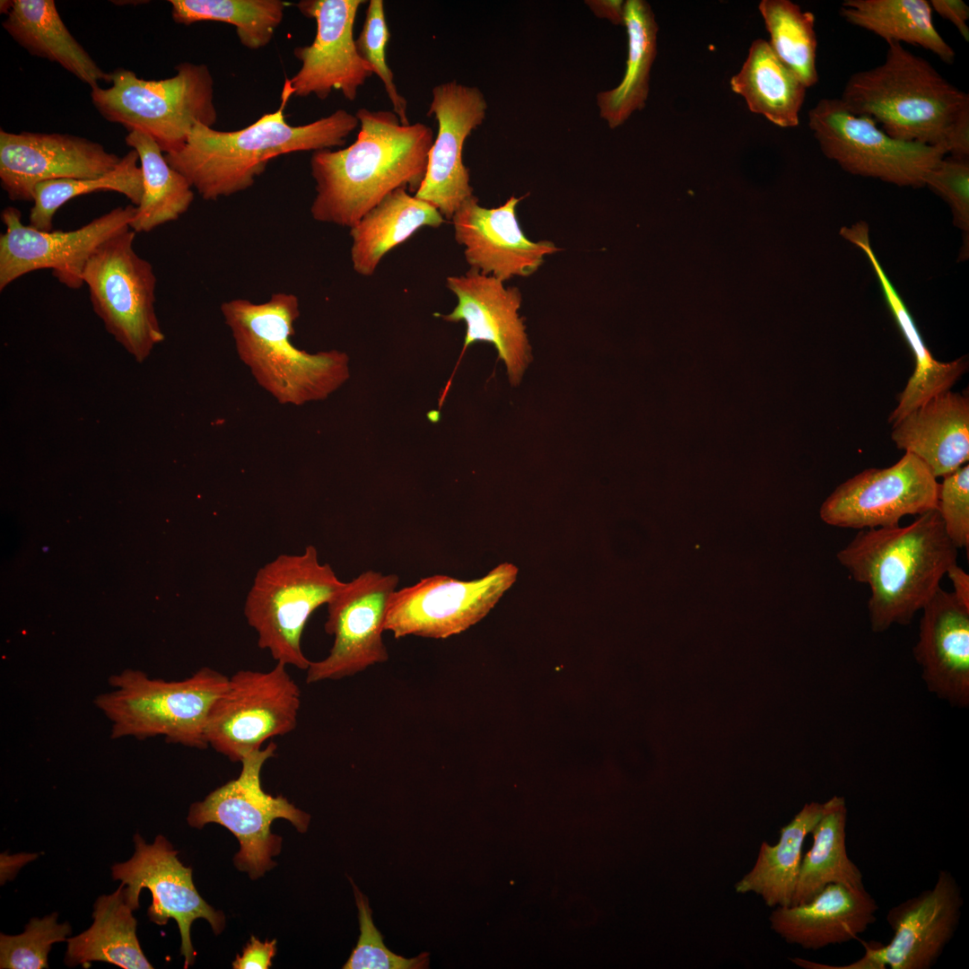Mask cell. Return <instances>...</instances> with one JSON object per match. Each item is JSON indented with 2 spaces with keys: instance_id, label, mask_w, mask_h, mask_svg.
Here are the masks:
<instances>
[{
  "instance_id": "1",
  "label": "cell",
  "mask_w": 969,
  "mask_h": 969,
  "mask_svg": "<svg viewBox=\"0 0 969 969\" xmlns=\"http://www.w3.org/2000/svg\"><path fill=\"white\" fill-rule=\"evenodd\" d=\"M359 132L349 146L313 152L316 196L312 218L352 228L397 188L416 193L423 181L433 130L421 122L403 125L393 110L361 108Z\"/></svg>"
},
{
  "instance_id": "2",
  "label": "cell",
  "mask_w": 969,
  "mask_h": 969,
  "mask_svg": "<svg viewBox=\"0 0 969 969\" xmlns=\"http://www.w3.org/2000/svg\"><path fill=\"white\" fill-rule=\"evenodd\" d=\"M839 99L893 138L969 154V95L901 43H888L881 65L851 74Z\"/></svg>"
},
{
  "instance_id": "3",
  "label": "cell",
  "mask_w": 969,
  "mask_h": 969,
  "mask_svg": "<svg viewBox=\"0 0 969 969\" xmlns=\"http://www.w3.org/2000/svg\"><path fill=\"white\" fill-rule=\"evenodd\" d=\"M292 96L285 79L278 109L243 129L219 131L196 123L181 149L164 153L166 161L203 199L214 201L249 188L271 159L341 147L359 127L355 114L345 109L306 125H290L284 111Z\"/></svg>"
},
{
  "instance_id": "4",
  "label": "cell",
  "mask_w": 969,
  "mask_h": 969,
  "mask_svg": "<svg viewBox=\"0 0 969 969\" xmlns=\"http://www.w3.org/2000/svg\"><path fill=\"white\" fill-rule=\"evenodd\" d=\"M836 558L854 581L869 587L870 627L883 633L912 622L957 563V548L934 509L908 526L860 529Z\"/></svg>"
},
{
  "instance_id": "5",
  "label": "cell",
  "mask_w": 969,
  "mask_h": 969,
  "mask_svg": "<svg viewBox=\"0 0 969 969\" xmlns=\"http://www.w3.org/2000/svg\"><path fill=\"white\" fill-rule=\"evenodd\" d=\"M240 360L258 384L283 405L321 401L350 377L349 357L342 351L310 354L292 336L300 317L299 298L277 292L264 302L236 298L220 307Z\"/></svg>"
},
{
  "instance_id": "6",
  "label": "cell",
  "mask_w": 969,
  "mask_h": 969,
  "mask_svg": "<svg viewBox=\"0 0 969 969\" xmlns=\"http://www.w3.org/2000/svg\"><path fill=\"white\" fill-rule=\"evenodd\" d=\"M228 678L208 667L178 681L127 668L109 677L112 689L99 694L94 703L110 721L113 739L164 737L168 743L205 749L207 720Z\"/></svg>"
},
{
  "instance_id": "7",
  "label": "cell",
  "mask_w": 969,
  "mask_h": 969,
  "mask_svg": "<svg viewBox=\"0 0 969 969\" xmlns=\"http://www.w3.org/2000/svg\"><path fill=\"white\" fill-rule=\"evenodd\" d=\"M175 74L144 80L127 68L111 72V85L97 86L91 100L106 120L150 135L164 153L181 149L196 123L217 120L213 75L205 64L181 62Z\"/></svg>"
},
{
  "instance_id": "8",
  "label": "cell",
  "mask_w": 969,
  "mask_h": 969,
  "mask_svg": "<svg viewBox=\"0 0 969 969\" xmlns=\"http://www.w3.org/2000/svg\"><path fill=\"white\" fill-rule=\"evenodd\" d=\"M328 563L319 561L317 548L301 554H282L257 572L244 603V616L258 635V645L284 665L306 670L301 637L313 612L342 589Z\"/></svg>"
},
{
  "instance_id": "9",
  "label": "cell",
  "mask_w": 969,
  "mask_h": 969,
  "mask_svg": "<svg viewBox=\"0 0 969 969\" xmlns=\"http://www.w3.org/2000/svg\"><path fill=\"white\" fill-rule=\"evenodd\" d=\"M274 742L248 754L241 761L240 775L210 792L204 800L191 805L189 825L201 829L208 823L220 824L239 840L240 850L235 866L256 879L276 865L272 857L281 849V837L271 833L276 818L290 821L299 832H305L310 815L297 808L283 796L273 797L261 786L264 764L275 755Z\"/></svg>"
},
{
  "instance_id": "10",
  "label": "cell",
  "mask_w": 969,
  "mask_h": 969,
  "mask_svg": "<svg viewBox=\"0 0 969 969\" xmlns=\"http://www.w3.org/2000/svg\"><path fill=\"white\" fill-rule=\"evenodd\" d=\"M135 233L122 231L102 243L83 274L95 313L138 362L163 341L155 312L156 276L134 249Z\"/></svg>"
},
{
  "instance_id": "11",
  "label": "cell",
  "mask_w": 969,
  "mask_h": 969,
  "mask_svg": "<svg viewBox=\"0 0 969 969\" xmlns=\"http://www.w3.org/2000/svg\"><path fill=\"white\" fill-rule=\"evenodd\" d=\"M808 126L824 154L844 170L904 187H922L947 153L944 148L889 136L872 119L824 98L808 112Z\"/></svg>"
},
{
  "instance_id": "12",
  "label": "cell",
  "mask_w": 969,
  "mask_h": 969,
  "mask_svg": "<svg viewBox=\"0 0 969 969\" xmlns=\"http://www.w3.org/2000/svg\"><path fill=\"white\" fill-rule=\"evenodd\" d=\"M286 668L276 662L268 671L240 669L229 677L207 720L208 746L240 762L266 740L296 728L301 689Z\"/></svg>"
},
{
  "instance_id": "13",
  "label": "cell",
  "mask_w": 969,
  "mask_h": 969,
  "mask_svg": "<svg viewBox=\"0 0 969 969\" xmlns=\"http://www.w3.org/2000/svg\"><path fill=\"white\" fill-rule=\"evenodd\" d=\"M518 568L502 563L484 576L461 581L445 574L397 589L388 604L384 629L396 639H447L482 620L512 586Z\"/></svg>"
},
{
  "instance_id": "14",
  "label": "cell",
  "mask_w": 969,
  "mask_h": 969,
  "mask_svg": "<svg viewBox=\"0 0 969 969\" xmlns=\"http://www.w3.org/2000/svg\"><path fill=\"white\" fill-rule=\"evenodd\" d=\"M964 904L961 888L947 870L927 889L892 907L886 915L893 937L886 945L866 943L864 956L846 965H828L801 958L811 969H930L953 938Z\"/></svg>"
},
{
  "instance_id": "15",
  "label": "cell",
  "mask_w": 969,
  "mask_h": 969,
  "mask_svg": "<svg viewBox=\"0 0 969 969\" xmlns=\"http://www.w3.org/2000/svg\"><path fill=\"white\" fill-rule=\"evenodd\" d=\"M398 576L368 570L350 581L326 605L325 632L334 637L329 653L310 661L306 682L338 680L388 659L382 634L390 597Z\"/></svg>"
},
{
  "instance_id": "16",
  "label": "cell",
  "mask_w": 969,
  "mask_h": 969,
  "mask_svg": "<svg viewBox=\"0 0 969 969\" xmlns=\"http://www.w3.org/2000/svg\"><path fill=\"white\" fill-rule=\"evenodd\" d=\"M135 213L136 206L131 204L116 207L74 231H44L24 225L17 208H4L1 213L5 231L0 235V291L21 276L41 269H51L58 282L68 288H80L91 256L106 240L129 230Z\"/></svg>"
},
{
  "instance_id": "17",
  "label": "cell",
  "mask_w": 969,
  "mask_h": 969,
  "mask_svg": "<svg viewBox=\"0 0 969 969\" xmlns=\"http://www.w3.org/2000/svg\"><path fill=\"white\" fill-rule=\"evenodd\" d=\"M938 484L919 458L905 452L890 467H870L842 483L824 501L819 515L838 528L897 526L906 515L937 509Z\"/></svg>"
},
{
  "instance_id": "18",
  "label": "cell",
  "mask_w": 969,
  "mask_h": 969,
  "mask_svg": "<svg viewBox=\"0 0 969 969\" xmlns=\"http://www.w3.org/2000/svg\"><path fill=\"white\" fill-rule=\"evenodd\" d=\"M134 842L132 858L111 867L112 878L126 886V899L134 911L139 908L142 889L147 888L153 898L147 910L149 920L158 925H165L170 919L176 921L181 936L184 968H188L196 956L190 937L193 921L205 919L214 932L219 934L224 928V915L201 897L193 884L192 869L179 860L178 851L164 836L158 835L148 844L136 834Z\"/></svg>"
},
{
  "instance_id": "19",
  "label": "cell",
  "mask_w": 969,
  "mask_h": 969,
  "mask_svg": "<svg viewBox=\"0 0 969 969\" xmlns=\"http://www.w3.org/2000/svg\"><path fill=\"white\" fill-rule=\"evenodd\" d=\"M363 0H301L300 12L317 23L311 44L296 47L293 55L301 63L299 71L286 81L296 97L315 95L327 99L339 91L352 101L358 90L373 74L360 56L354 38V21Z\"/></svg>"
},
{
  "instance_id": "20",
  "label": "cell",
  "mask_w": 969,
  "mask_h": 969,
  "mask_svg": "<svg viewBox=\"0 0 969 969\" xmlns=\"http://www.w3.org/2000/svg\"><path fill=\"white\" fill-rule=\"evenodd\" d=\"M486 109L487 102L477 87L450 81L432 91L427 115L435 118L438 132L423 181L414 196L437 208L444 219H451L473 196L462 150L467 136L484 120Z\"/></svg>"
},
{
  "instance_id": "21",
  "label": "cell",
  "mask_w": 969,
  "mask_h": 969,
  "mask_svg": "<svg viewBox=\"0 0 969 969\" xmlns=\"http://www.w3.org/2000/svg\"><path fill=\"white\" fill-rule=\"evenodd\" d=\"M120 160L74 135L0 130L1 186L13 201H33L35 187L44 181L102 176Z\"/></svg>"
},
{
  "instance_id": "22",
  "label": "cell",
  "mask_w": 969,
  "mask_h": 969,
  "mask_svg": "<svg viewBox=\"0 0 969 969\" xmlns=\"http://www.w3.org/2000/svg\"><path fill=\"white\" fill-rule=\"evenodd\" d=\"M446 286L458 303L451 312L436 316L466 324L463 353L476 342L492 344L505 364L510 382L519 384L531 360L525 326L518 313L519 289L506 288L500 279L473 269L464 275L447 277Z\"/></svg>"
},
{
  "instance_id": "23",
  "label": "cell",
  "mask_w": 969,
  "mask_h": 969,
  "mask_svg": "<svg viewBox=\"0 0 969 969\" xmlns=\"http://www.w3.org/2000/svg\"><path fill=\"white\" fill-rule=\"evenodd\" d=\"M521 199L511 196L499 207L484 208L473 195L455 212V239L465 247L470 269L504 282L532 275L546 255L560 249L552 241L534 242L525 236L516 215Z\"/></svg>"
},
{
  "instance_id": "24",
  "label": "cell",
  "mask_w": 969,
  "mask_h": 969,
  "mask_svg": "<svg viewBox=\"0 0 969 969\" xmlns=\"http://www.w3.org/2000/svg\"><path fill=\"white\" fill-rule=\"evenodd\" d=\"M913 655L930 692L953 706L969 704V607L939 588L922 607Z\"/></svg>"
},
{
  "instance_id": "25",
  "label": "cell",
  "mask_w": 969,
  "mask_h": 969,
  "mask_svg": "<svg viewBox=\"0 0 969 969\" xmlns=\"http://www.w3.org/2000/svg\"><path fill=\"white\" fill-rule=\"evenodd\" d=\"M877 910L865 887L829 884L808 903L775 907L769 920L787 943L818 950L856 939L876 921Z\"/></svg>"
},
{
  "instance_id": "26",
  "label": "cell",
  "mask_w": 969,
  "mask_h": 969,
  "mask_svg": "<svg viewBox=\"0 0 969 969\" xmlns=\"http://www.w3.org/2000/svg\"><path fill=\"white\" fill-rule=\"evenodd\" d=\"M900 450L919 458L937 477H944L969 459V398L947 390L892 425Z\"/></svg>"
},
{
  "instance_id": "27",
  "label": "cell",
  "mask_w": 969,
  "mask_h": 969,
  "mask_svg": "<svg viewBox=\"0 0 969 969\" xmlns=\"http://www.w3.org/2000/svg\"><path fill=\"white\" fill-rule=\"evenodd\" d=\"M840 234L867 256L879 281L885 300L915 360L914 371L899 394L896 407L889 415L888 423L893 425L934 396L950 390L967 370L968 362L962 357L943 362L933 357L902 298L874 254L869 243V228L865 223L842 227Z\"/></svg>"
},
{
  "instance_id": "28",
  "label": "cell",
  "mask_w": 969,
  "mask_h": 969,
  "mask_svg": "<svg viewBox=\"0 0 969 969\" xmlns=\"http://www.w3.org/2000/svg\"><path fill=\"white\" fill-rule=\"evenodd\" d=\"M2 25L31 55L58 64L91 89L100 81L111 82V73L103 71L71 34L55 1L13 0Z\"/></svg>"
},
{
  "instance_id": "29",
  "label": "cell",
  "mask_w": 969,
  "mask_h": 969,
  "mask_svg": "<svg viewBox=\"0 0 969 969\" xmlns=\"http://www.w3.org/2000/svg\"><path fill=\"white\" fill-rule=\"evenodd\" d=\"M444 217L406 188L388 194L350 228L351 261L359 275L371 276L382 258L423 227L438 228Z\"/></svg>"
},
{
  "instance_id": "30",
  "label": "cell",
  "mask_w": 969,
  "mask_h": 969,
  "mask_svg": "<svg viewBox=\"0 0 969 969\" xmlns=\"http://www.w3.org/2000/svg\"><path fill=\"white\" fill-rule=\"evenodd\" d=\"M125 885L110 895H100L94 904L92 926L67 938L65 963L67 966H89L106 962L124 969H152L136 936L137 921L125 895Z\"/></svg>"
},
{
  "instance_id": "31",
  "label": "cell",
  "mask_w": 969,
  "mask_h": 969,
  "mask_svg": "<svg viewBox=\"0 0 969 969\" xmlns=\"http://www.w3.org/2000/svg\"><path fill=\"white\" fill-rule=\"evenodd\" d=\"M731 90L742 96L751 112L780 127L799 121L807 87L775 55L767 40L755 39L740 70L730 78Z\"/></svg>"
},
{
  "instance_id": "32",
  "label": "cell",
  "mask_w": 969,
  "mask_h": 969,
  "mask_svg": "<svg viewBox=\"0 0 969 969\" xmlns=\"http://www.w3.org/2000/svg\"><path fill=\"white\" fill-rule=\"evenodd\" d=\"M628 38L625 72L620 83L597 96L600 117L612 129L642 110L649 95L650 74L657 54L659 26L649 3L625 1L624 23Z\"/></svg>"
},
{
  "instance_id": "33",
  "label": "cell",
  "mask_w": 969,
  "mask_h": 969,
  "mask_svg": "<svg viewBox=\"0 0 969 969\" xmlns=\"http://www.w3.org/2000/svg\"><path fill=\"white\" fill-rule=\"evenodd\" d=\"M824 810L825 802L805 805L781 827L777 843L763 842L753 869L736 884V891L755 893L770 907L790 906L799 873L803 843Z\"/></svg>"
},
{
  "instance_id": "34",
  "label": "cell",
  "mask_w": 969,
  "mask_h": 969,
  "mask_svg": "<svg viewBox=\"0 0 969 969\" xmlns=\"http://www.w3.org/2000/svg\"><path fill=\"white\" fill-rule=\"evenodd\" d=\"M846 824L845 799L834 796L810 832L812 846L802 857L790 905L809 902L829 884L865 887L860 869L847 853Z\"/></svg>"
},
{
  "instance_id": "35",
  "label": "cell",
  "mask_w": 969,
  "mask_h": 969,
  "mask_svg": "<svg viewBox=\"0 0 969 969\" xmlns=\"http://www.w3.org/2000/svg\"><path fill=\"white\" fill-rule=\"evenodd\" d=\"M841 15L891 42L918 45L952 64L955 51L936 30L926 0H845Z\"/></svg>"
},
{
  "instance_id": "36",
  "label": "cell",
  "mask_w": 969,
  "mask_h": 969,
  "mask_svg": "<svg viewBox=\"0 0 969 969\" xmlns=\"http://www.w3.org/2000/svg\"><path fill=\"white\" fill-rule=\"evenodd\" d=\"M125 142L138 153L143 177V196L130 229L148 232L178 220L194 200L193 188L187 178L168 163L150 135L132 131Z\"/></svg>"
},
{
  "instance_id": "37",
  "label": "cell",
  "mask_w": 969,
  "mask_h": 969,
  "mask_svg": "<svg viewBox=\"0 0 969 969\" xmlns=\"http://www.w3.org/2000/svg\"><path fill=\"white\" fill-rule=\"evenodd\" d=\"M175 22L203 21L233 25L240 42L249 49L266 47L280 25L285 9L281 0H170Z\"/></svg>"
},
{
  "instance_id": "38",
  "label": "cell",
  "mask_w": 969,
  "mask_h": 969,
  "mask_svg": "<svg viewBox=\"0 0 969 969\" xmlns=\"http://www.w3.org/2000/svg\"><path fill=\"white\" fill-rule=\"evenodd\" d=\"M138 153L132 149L109 172L89 179H61L39 183L34 189L30 225L51 231L57 211L71 199L96 191H115L138 206L143 196V177Z\"/></svg>"
},
{
  "instance_id": "39",
  "label": "cell",
  "mask_w": 969,
  "mask_h": 969,
  "mask_svg": "<svg viewBox=\"0 0 969 969\" xmlns=\"http://www.w3.org/2000/svg\"><path fill=\"white\" fill-rule=\"evenodd\" d=\"M772 49L807 88L818 82L815 16L789 0H762L758 5Z\"/></svg>"
},
{
  "instance_id": "40",
  "label": "cell",
  "mask_w": 969,
  "mask_h": 969,
  "mask_svg": "<svg viewBox=\"0 0 969 969\" xmlns=\"http://www.w3.org/2000/svg\"><path fill=\"white\" fill-rule=\"evenodd\" d=\"M72 932L68 922L57 923V913L42 919L32 918L25 930L16 936L0 935V968H48V955L53 944L67 940Z\"/></svg>"
},
{
  "instance_id": "41",
  "label": "cell",
  "mask_w": 969,
  "mask_h": 969,
  "mask_svg": "<svg viewBox=\"0 0 969 969\" xmlns=\"http://www.w3.org/2000/svg\"><path fill=\"white\" fill-rule=\"evenodd\" d=\"M390 33L386 19L384 2L370 0L362 31L355 39L357 50L373 74L380 79L392 104L393 111L403 125H409L407 102L398 92L394 74L387 62V46Z\"/></svg>"
},
{
  "instance_id": "42",
  "label": "cell",
  "mask_w": 969,
  "mask_h": 969,
  "mask_svg": "<svg viewBox=\"0 0 969 969\" xmlns=\"http://www.w3.org/2000/svg\"><path fill=\"white\" fill-rule=\"evenodd\" d=\"M354 886L360 922V937L345 969H420L427 968L429 954L422 953L416 957L406 958L391 952L383 943V938L375 927L371 909L367 897Z\"/></svg>"
},
{
  "instance_id": "43",
  "label": "cell",
  "mask_w": 969,
  "mask_h": 969,
  "mask_svg": "<svg viewBox=\"0 0 969 969\" xmlns=\"http://www.w3.org/2000/svg\"><path fill=\"white\" fill-rule=\"evenodd\" d=\"M937 511L945 531L957 548H969V465L943 477L938 484Z\"/></svg>"
},
{
  "instance_id": "44",
  "label": "cell",
  "mask_w": 969,
  "mask_h": 969,
  "mask_svg": "<svg viewBox=\"0 0 969 969\" xmlns=\"http://www.w3.org/2000/svg\"><path fill=\"white\" fill-rule=\"evenodd\" d=\"M925 186L946 200L955 224L968 234L969 164L965 158H943L927 176Z\"/></svg>"
},
{
  "instance_id": "45",
  "label": "cell",
  "mask_w": 969,
  "mask_h": 969,
  "mask_svg": "<svg viewBox=\"0 0 969 969\" xmlns=\"http://www.w3.org/2000/svg\"><path fill=\"white\" fill-rule=\"evenodd\" d=\"M276 953V940H266L261 942L255 936H251L242 954L237 955L232 962L234 969H267L272 965V958Z\"/></svg>"
},
{
  "instance_id": "46",
  "label": "cell",
  "mask_w": 969,
  "mask_h": 969,
  "mask_svg": "<svg viewBox=\"0 0 969 969\" xmlns=\"http://www.w3.org/2000/svg\"><path fill=\"white\" fill-rule=\"evenodd\" d=\"M932 10L941 17L952 22L965 40H969V8L961 0H931L929 2Z\"/></svg>"
},
{
  "instance_id": "47",
  "label": "cell",
  "mask_w": 969,
  "mask_h": 969,
  "mask_svg": "<svg viewBox=\"0 0 969 969\" xmlns=\"http://www.w3.org/2000/svg\"><path fill=\"white\" fill-rule=\"evenodd\" d=\"M586 4L598 17L607 19L615 25H624L625 1L589 0Z\"/></svg>"
},
{
  "instance_id": "48",
  "label": "cell",
  "mask_w": 969,
  "mask_h": 969,
  "mask_svg": "<svg viewBox=\"0 0 969 969\" xmlns=\"http://www.w3.org/2000/svg\"><path fill=\"white\" fill-rule=\"evenodd\" d=\"M946 574L952 582V593L964 606L969 607V575L957 563L951 565Z\"/></svg>"
},
{
  "instance_id": "49",
  "label": "cell",
  "mask_w": 969,
  "mask_h": 969,
  "mask_svg": "<svg viewBox=\"0 0 969 969\" xmlns=\"http://www.w3.org/2000/svg\"><path fill=\"white\" fill-rule=\"evenodd\" d=\"M13 0H2L0 4V13L7 14L11 10Z\"/></svg>"
}]
</instances>
